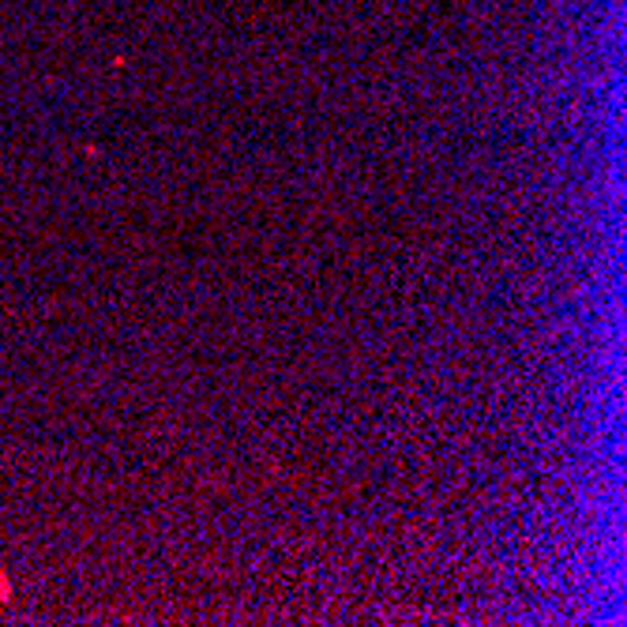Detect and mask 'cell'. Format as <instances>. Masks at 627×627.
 I'll use <instances>...</instances> for the list:
<instances>
[{
    "label": "cell",
    "mask_w": 627,
    "mask_h": 627,
    "mask_svg": "<svg viewBox=\"0 0 627 627\" xmlns=\"http://www.w3.org/2000/svg\"><path fill=\"white\" fill-rule=\"evenodd\" d=\"M5 601H12V579L5 571V563H0V605H5Z\"/></svg>",
    "instance_id": "1"
}]
</instances>
